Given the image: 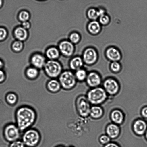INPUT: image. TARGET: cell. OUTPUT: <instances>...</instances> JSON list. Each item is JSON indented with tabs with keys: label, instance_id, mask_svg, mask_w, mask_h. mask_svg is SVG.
Returning a JSON list of instances; mask_svg holds the SVG:
<instances>
[{
	"label": "cell",
	"instance_id": "obj_27",
	"mask_svg": "<svg viewBox=\"0 0 147 147\" xmlns=\"http://www.w3.org/2000/svg\"><path fill=\"white\" fill-rule=\"evenodd\" d=\"M6 99L9 103L13 104L16 102L17 100V97L15 94L13 93H10L7 95Z\"/></svg>",
	"mask_w": 147,
	"mask_h": 147
},
{
	"label": "cell",
	"instance_id": "obj_10",
	"mask_svg": "<svg viewBox=\"0 0 147 147\" xmlns=\"http://www.w3.org/2000/svg\"><path fill=\"white\" fill-rule=\"evenodd\" d=\"M132 128L133 132L136 135L142 136L146 131L147 125L144 120L139 119L134 122Z\"/></svg>",
	"mask_w": 147,
	"mask_h": 147
},
{
	"label": "cell",
	"instance_id": "obj_18",
	"mask_svg": "<svg viewBox=\"0 0 147 147\" xmlns=\"http://www.w3.org/2000/svg\"><path fill=\"white\" fill-rule=\"evenodd\" d=\"M111 117L114 123L117 125L121 124L124 120V116L122 113L117 110H115L112 112Z\"/></svg>",
	"mask_w": 147,
	"mask_h": 147
},
{
	"label": "cell",
	"instance_id": "obj_14",
	"mask_svg": "<svg viewBox=\"0 0 147 147\" xmlns=\"http://www.w3.org/2000/svg\"><path fill=\"white\" fill-rule=\"evenodd\" d=\"M31 62L33 67L38 69H43L46 63L45 57L39 54H36L32 57Z\"/></svg>",
	"mask_w": 147,
	"mask_h": 147
},
{
	"label": "cell",
	"instance_id": "obj_34",
	"mask_svg": "<svg viewBox=\"0 0 147 147\" xmlns=\"http://www.w3.org/2000/svg\"><path fill=\"white\" fill-rule=\"evenodd\" d=\"M7 35V32L5 29L3 28H0V40L4 39Z\"/></svg>",
	"mask_w": 147,
	"mask_h": 147
},
{
	"label": "cell",
	"instance_id": "obj_30",
	"mask_svg": "<svg viewBox=\"0 0 147 147\" xmlns=\"http://www.w3.org/2000/svg\"><path fill=\"white\" fill-rule=\"evenodd\" d=\"M23 44L20 41H17L15 42L12 45V48L16 51H19L23 48Z\"/></svg>",
	"mask_w": 147,
	"mask_h": 147
},
{
	"label": "cell",
	"instance_id": "obj_29",
	"mask_svg": "<svg viewBox=\"0 0 147 147\" xmlns=\"http://www.w3.org/2000/svg\"><path fill=\"white\" fill-rule=\"evenodd\" d=\"M30 16L29 13L25 11L21 12L19 15V19L24 22L27 21L29 19Z\"/></svg>",
	"mask_w": 147,
	"mask_h": 147
},
{
	"label": "cell",
	"instance_id": "obj_8",
	"mask_svg": "<svg viewBox=\"0 0 147 147\" xmlns=\"http://www.w3.org/2000/svg\"><path fill=\"white\" fill-rule=\"evenodd\" d=\"M97 59V53L94 49L88 48L84 51L82 59L84 63L86 64H92L96 61Z\"/></svg>",
	"mask_w": 147,
	"mask_h": 147
},
{
	"label": "cell",
	"instance_id": "obj_41",
	"mask_svg": "<svg viewBox=\"0 0 147 147\" xmlns=\"http://www.w3.org/2000/svg\"><path fill=\"white\" fill-rule=\"evenodd\" d=\"M2 0H0V7L2 5Z\"/></svg>",
	"mask_w": 147,
	"mask_h": 147
},
{
	"label": "cell",
	"instance_id": "obj_43",
	"mask_svg": "<svg viewBox=\"0 0 147 147\" xmlns=\"http://www.w3.org/2000/svg\"><path fill=\"white\" fill-rule=\"evenodd\" d=\"M69 147H74V146H69Z\"/></svg>",
	"mask_w": 147,
	"mask_h": 147
},
{
	"label": "cell",
	"instance_id": "obj_38",
	"mask_svg": "<svg viewBox=\"0 0 147 147\" xmlns=\"http://www.w3.org/2000/svg\"><path fill=\"white\" fill-rule=\"evenodd\" d=\"M142 114L144 117L147 118V107H144L142 109Z\"/></svg>",
	"mask_w": 147,
	"mask_h": 147
},
{
	"label": "cell",
	"instance_id": "obj_32",
	"mask_svg": "<svg viewBox=\"0 0 147 147\" xmlns=\"http://www.w3.org/2000/svg\"><path fill=\"white\" fill-rule=\"evenodd\" d=\"M26 146L22 141L17 140L10 144L9 147H25Z\"/></svg>",
	"mask_w": 147,
	"mask_h": 147
},
{
	"label": "cell",
	"instance_id": "obj_40",
	"mask_svg": "<svg viewBox=\"0 0 147 147\" xmlns=\"http://www.w3.org/2000/svg\"><path fill=\"white\" fill-rule=\"evenodd\" d=\"M145 137L146 139L147 140V130H146L145 133Z\"/></svg>",
	"mask_w": 147,
	"mask_h": 147
},
{
	"label": "cell",
	"instance_id": "obj_17",
	"mask_svg": "<svg viewBox=\"0 0 147 147\" xmlns=\"http://www.w3.org/2000/svg\"><path fill=\"white\" fill-rule=\"evenodd\" d=\"M106 55L109 60L113 61H119L121 58L120 52L117 49L113 47L108 49L106 51Z\"/></svg>",
	"mask_w": 147,
	"mask_h": 147
},
{
	"label": "cell",
	"instance_id": "obj_7",
	"mask_svg": "<svg viewBox=\"0 0 147 147\" xmlns=\"http://www.w3.org/2000/svg\"><path fill=\"white\" fill-rule=\"evenodd\" d=\"M20 132L17 125L11 123L5 127L3 133L5 140L11 143L18 140L20 137Z\"/></svg>",
	"mask_w": 147,
	"mask_h": 147
},
{
	"label": "cell",
	"instance_id": "obj_4",
	"mask_svg": "<svg viewBox=\"0 0 147 147\" xmlns=\"http://www.w3.org/2000/svg\"><path fill=\"white\" fill-rule=\"evenodd\" d=\"M40 139V135L38 131L29 129L24 132L22 141L27 147H35L39 144Z\"/></svg>",
	"mask_w": 147,
	"mask_h": 147
},
{
	"label": "cell",
	"instance_id": "obj_21",
	"mask_svg": "<svg viewBox=\"0 0 147 147\" xmlns=\"http://www.w3.org/2000/svg\"><path fill=\"white\" fill-rule=\"evenodd\" d=\"M103 114L102 108L97 106H93L91 107L89 115L92 118L97 119L100 117Z\"/></svg>",
	"mask_w": 147,
	"mask_h": 147
},
{
	"label": "cell",
	"instance_id": "obj_5",
	"mask_svg": "<svg viewBox=\"0 0 147 147\" xmlns=\"http://www.w3.org/2000/svg\"><path fill=\"white\" fill-rule=\"evenodd\" d=\"M107 96L105 90L99 87L94 88L89 90L86 96L90 103L94 105L102 103L105 100Z\"/></svg>",
	"mask_w": 147,
	"mask_h": 147
},
{
	"label": "cell",
	"instance_id": "obj_25",
	"mask_svg": "<svg viewBox=\"0 0 147 147\" xmlns=\"http://www.w3.org/2000/svg\"><path fill=\"white\" fill-rule=\"evenodd\" d=\"M111 139L107 135L104 134L101 135L98 138L99 142L103 145H105L110 142Z\"/></svg>",
	"mask_w": 147,
	"mask_h": 147
},
{
	"label": "cell",
	"instance_id": "obj_31",
	"mask_svg": "<svg viewBox=\"0 0 147 147\" xmlns=\"http://www.w3.org/2000/svg\"><path fill=\"white\" fill-rule=\"evenodd\" d=\"M111 68L114 72L119 71L120 69L121 66L120 64L117 61H113L111 65Z\"/></svg>",
	"mask_w": 147,
	"mask_h": 147
},
{
	"label": "cell",
	"instance_id": "obj_28",
	"mask_svg": "<svg viewBox=\"0 0 147 147\" xmlns=\"http://www.w3.org/2000/svg\"><path fill=\"white\" fill-rule=\"evenodd\" d=\"M87 15L88 18L92 20H95L99 16L98 11L94 9H89L87 13Z\"/></svg>",
	"mask_w": 147,
	"mask_h": 147
},
{
	"label": "cell",
	"instance_id": "obj_39",
	"mask_svg": "<svg viewBox=\"0 0 147 147\" xmlns=\"http://www.w3.org/2000/svg\"><path fill=\"white\" fill-rule=\"evenodd\" d=\"M3 65V62L1 61L0 60V69L2 68Z\"/></svg>",
	"mask_w": 147,
	"mask_h": 147
},
{
	"label": "cell",
	"instance_id": "obj_3",
	"mask_svg": "<svg viewBox=\"0 0 147 147\" xmlns=\"http://www.w3.org/2000/svg\"><path fill=\"white\" fill-rule=\"evenodd\" d=\"M43 69L46 75L51 79L58 78L63 71L62 65L56 60L46 61Z\"/></svg>",
	"mask_w": 147,
	"mask_h": 147
},
{
	"label": "cell",
	"instance_id": "obj_23",
	"mask_svg": "<svg viewBox=\"0 0 147 147\" xmlns=\"http://www.w3.org/2000/svg\"><path fill=\"white\" fill-rule=\"evenodd\" d=\"M39 74V69L33 67L28 68L26 71V74L28 78L32 80L37 78Z\"/></svg>",
	"mask_w": 147,
	"mask_h": 147
},
{
	"label": "cell",
	"instance_id": "obj_33",
	"mask_svg": "<svg viewBox=\"0 0 147 147\" xmlns=\"http://www.w3.org/2000/svg\"><path fill=\"white\" fill-rule=\"evenodd\" d=\"M99 21L101 24L106 25L109 22V18L108 16L104 14L100 16Z\"/></svg>",
	"mask_w": 147,
	"mask_h": 147
},
{
	"label": "cell",
	"instance_id": "obj_36",
	"mask_svg": "<svg viewBox=\"0 0 147 147\" xmlns=\"http://www.w3.org/2000/svg\"><path fill=\"white\" fill-rule=\"evenodd\" d=\"M23 27L25 29H28L30 27V24L29 22L27 21L23 22L22 24Z\"/></svg>",
	"mask_w": 147,
	"mask_h": 147
},
{
	"label": "cell",
	"instance_id": "obj_26",
	"mask_svg": "<svg viewBox=\"0 0 147 147\" xmlns=\"http://www.w3.org/2000/svg\"><path fill=\"white\" fill-rule=\"evenodd\" d=\"M70 41L73 44L77 43L80 41V36L77 33L74 32L71 33L69 36Z\"/></svg>",
	"mask_w": 147,
	"mask_h": 147
},
{
	"label": "cell",
	"instance_id": "obj_22",
	"mask_svg": "<svg viewBox=\"0 0 147 147\" xmlns=\"http://www.w3.org/2000/svg\"><path fill=\"white\" fill-rule=\"evenodd\" d=\"M88 28L89 32L93 34H96L99 32L100 30V26L97 21H94L88 24Z\"/></svg>",
	"mask_w": 147,
	"mask_h": 147
},
{
	"label": "cell",
	"instance_id": "obj_19",
	"mask_svg": "<svg viewBox=\"0 0 147 147\" xmlns=\"http://www.w3.org/2000/svg\"><path fill=\"white\" fill-rule=\"evenodd\" d=\"M46 54L49 60H56L59 57V51L57 48L52 47L47 49Z\"/></svg>",
	"mask_w": 147,
	"mask_h": 147
},
{
	"label": "cell",
	"instance_id": "obj_15",
	"mask_svg": "<svg viewBox=\"0 0 147 147\" xmlns=\"http://www.w3.org/2000/svg\"><path fill=\"white\" fill-rule=\"evenodd\" d=\"M47 90L52 93L59 92L62 88L60 82L56 79H51L46 84Z\"/></svg>",
	"mask_w": 147,
	"mask_h": 147
},
{
	"label": "cell",
	"instance_id": "obj_2",
	"mask_svg": "<svg viewBox=\"0 0 147 147\" xmlns=\"http://www.w3.org/2000/svg\"><path fill=\"white\" fill-rule=\"evenodd\" d=\"M61 88L65 90H70L76 86L77 82L74 73L71 71H63L58 77Z\"/></svg>",
	"mask_w": 147,
	"mask_h": 147
},
{
	"label": "cell",
	"instance_id": "obj_1",
	"mask_svg": "<svg viewBox=\"0 0 147 147\" xmlns=\"http://www.w3.org/2000/svg\"><path fill=\"white\" fill-rule=\"evenodd\" d=\"M16 125L20 132L28 129L35 122L37 114L32 108L24 106L19 108L16 113Z\"/></svg>",
	"mask_w": 147,
	"mask_h": 147
},
{
	"label": "cell",
	"instance_id": "obj_9",
	"mask_svg": "<svg viewBox=\"0 0 147 147\" xmlns=\"http://www.w3.org/2000/svg\"><path fill=\"white\" fill-rule=\"evenodd\" d=\"M59 48L61 53L67 57L70 56L74 52L73 44L70 41L64 40L61 42L59 45Z\"/></svg>",
	"mask_w": 147,
	"mask_h": 147
},
{
	"label": "cell",
	"instance_id": "obj_12",
	"mask_svg": "<svg viewBox=\"0 0 147 147\" xmlns=\"http://www.w3.org/2000/svg\"><path fill=\"white\" fill-rule=\"evenodd\" d=\"M103 86L105 91L110 94H115L119 90V86L117 82L113 79L109 78L105 80Z\"/></svg>",
	"mask_w": 147,
	"mask_h": 147
},
{
	"label": "cell",
	"instance_id": "obj_35",
	"mask_svg": "<svg viewBox=\"0 0 147 147\" xmlns=\"http://www.w3.org/2000/svg\"><path fill=\"white\" fill-rule=\"evenodd\" d=\"M103 147H121L120 145L115 142H110L104 145Z\"/></svg>",
	"mask_w": 147,
	"mask_h": 147
},
{
	"label": "cell",
	"instance_id": "obj_6",
	"mask_svg": "<svg viewBox=\"0 0 147 147\" xmlns=\"http://www.w3.org/2000/svg\"><path fill=\"white\" fill-rule=\"evenodd\" d=\"M90 103L86 96L80 95L76 98L75 102L76 111L78 115L82 117L89 115L91 107Z\"/></svg>",
	"mask_w": 147,
	"mask_h": 147
},
{
	"label": "cell",
	"instance_id": "obj_24",
	"mask_svg": "<svg viewBox=\"0 0 147 147\" xmlns=\"http://www.w3.org/2000/svg\"><path fill=\"white\" fill-rule=\"evenodd\" d=\"M74 73L77 81L80 82L85 80L88 75L86 71L82 68L75 71Z\"/></svg>",
	"mask_w": 147,
	"mask_h": 147
},
{
	"label": "cell",
	"instance_id": "obj_13",
	"mask_svg": "<svg viewBox=\"0 0 147 147\" xmlns=\"http://www.w3.org/2000/svg\"><path fill=\"white\" fill-rule=\"evenodd\" d=\"M85 81L88 86L94 88L100 84L101 80L99 75L92 72L88 74Z\"/></svg>",
	"mask_w": 147,
	"mask_h": 147
},
{
	"label": "cell",
	"instance_id": "obj_37",
	"mask_svg": "<svg viewBox=\"0 0 147 147\" xmlns=\"http://www.w3.org/2000/svg\"><path fill=\"white\" fill-rule=\"evenodd\" d=\"M5 74L4 72L0 69V82L3 81L5 79Z\"/></svg>",
	"mask_w": 147,
	"mask_h": 147
},
{
	"label": "cell",
	"instance_id": "obj_16",
	"mask_svg": "<svg viewBox=\"0 0 147 147\" xmlns=\"http://www.w3.org/2000/svg\"><path fill=\"white\" fill-rule=\"evenodd\" d=\"M84 63L82 58L79 57H76L70 61L69 67L71 70L75 71L82 68Z\"/></svg>",
	"mask_w": 147,
	"mask_h": 147
},
{
	"label": "cell",
	"instance_id": "obj_42",
	"mask_svg": "<svg viewBox=\"0 0 147 147\" xmlns=\"http://www.w3.org/2000/svg\"><path fill=\"white\" fill-rule=\"evenodd\" d=\"M57 147H64L60 146H57Z\"/></svg>",
	"mask_w": 147,
	"mask_h": 147
},
{
	"label": "cell",
	"instance_id": "obj_20",
	"mask_svg": "<svg viewBox=\"0 0 147 147\" xmlns=\"http://www.w3.org/2000/svg\"><path fill=\"white\" fill-rule=\"evenodd\" d=\"M14 34L16 38L20 41L25 40L28 35L26 30L23 27H18L15 30Z\"/></svg>",
	"mask_w": 147,
	"mask_h": 147
},
{
	"label": "cell",
	"instance_id": "obj_11",
	"mask_svg": "<svg viewBox=\"0 0 147 147\" xmlns=\"http://www.w3.org/2000/svg\"><path fill=\"white\" fill-rule=\"evenodd\" d=\"M105 131L106 134L111 139L114 140L119 137L121 130L120 127L114 123H111L106 127Z\"/></svg>",
	"mask_w": 147,
	"mask_h": 147
}]
</instances>
